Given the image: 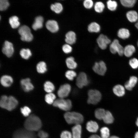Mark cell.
I'll return each mask as SVG.
<instances>
[{"label": "cell", "mask_w": 138, "mask_h": 138, "mask_svg": "<svg viewBox=\"0 0 138 138\" xmlns=\"http://www.w3.org/2000/svg\"><path fill=\"white\" fill-rule=\"evenodd\" d=\"M42 125L40 119L38 117L33 114L28 116L25 120L24 124L25 129L33 132L39 130Z\"/></svg>", "instance_id": "obj_1"}, {"label": "cell", "mask_w": 138, "mask_h": 138, "mask_svg": "<svg viewBox=\"0 0 138 138\" xmlns=\"http://www.w3.org/2000/svg\"><path fill=\"white\" fill-rule=\"evenodd\" d=\"M17 100L14 97H8L5 95L2 96L0 101V106L2 108L9 111L15 109L18 105Z\"/></svg>", "instance_id": "obj_2"}, {"label": "cell", "mask_w": 138, "mask_h": 138, "mask_svg": "<svg viewBox=\"0 0 138 138\" xmlns=\"http://www.w3.org/2000/svg\"><path fill=\"white\" fill-rule=\"evenodd\" d=\"M64 117L66 122L69 124H80L84 121L82 115L75 112L67 111L64 114Z\"/></svg>", "instance_id": "obj_3"}, {"label": "cell", "mask_w": 138, "mask_h": 138, "mask_svg": "<svg viewBox=\"0 0 138 138\" xmlns=\"http://www.w3.org/2000/svg\"><path fill=\"white\" fill-rule=\"evenodd\" d=\"M53 105L60 109L66 111H68L71 108L72 103L69 99L64 98L59 99L55 100L53 104Z\"/></svg>", "instance_id": "obj_4"}, {"label": "cell", "mask_w": 138, "mask_h": 138, "mask_svg": "<svg viewBox=\"0 0 138 138\" xmlns=\"http://www.w3.org/2000/svg\"><path fill=\"white\" fill-rule=\"evenodd\" d=\"M13 137V138H37L34 132L28 130L25 128L17 130L14 133Z\"/></svg>", "instance_id": "obj_5"}, {"label": "cell", "mask_w": 138, "mask_h": 138, "mask_svg": "<svg viewBox=\"0 0 138 138\" xmlns=\"http://www.w3.org/2000/svg\"><path fill=\"white\" fill-rule=\"evenodd\" d=\"M87 102L89 104L96 105L101 100V95L100 92L96 89H90L88 91Z\"/></svg>", "instance_id": "obj_6"}, {"label": "cell", "mask_w": 138, "mask_h": 138, "mask_svg": "<svg viewBox=\"0 0 138 138\" xmlns=\"http://www.w3.org/2000/svg\"><path fill=\"white\" fill-rule=\"evenodd\" d=\"M18 32L21 36V39L23 41L29 42L33 39L30 28L27 26L23 25L19 29Z\"/></svg>", "instance_id": "obj_7"}, {"label": "cell", "mask_w": 138, "mask_h": 138, "mask_svg": "<svg viewBox=\"0 0 138 138\" xmlns=\"http://www.w3.org/2000/svg\"><path fill=\"white\" fill-rule=\"evenodd\" d=\"M109 49L112 54H115L117 53L120 56L124 54V48L120 44L119 41L117 39H114L111 43Z\"/></svg>", "instance_id": "obj_8"}, {"label": "cell", "mask_w": 138, "mask_h": 138, "mask_svg": "<svg viewBox=\"0 0 138 138\" xmlns=\"http://www.w3.org/2000/svg\"><path fill=\"white\" fill-rule=\"evenodd\" d=\"M89 81L87 76L85 73L81 72L78 75L76 79V84L79 88L87 85Z\"/></svg>", "instance_id": "obj_9"}, {"label": "cell", "mask_w": 138, "mask_h": 138, "mask_svg": "<svg viewBox=\"0 0 138 138\" xmlns=\"http://www.w3.org/2000/svg\"><path fill=\"white\" fill-rule=\"evenodd\" d=\"M71 90L70 85L65 84L61 85L57 92V94L60 98H64L67 97Z\"/></svg>", "instance_id": "obj_10"}, {"label": "cell", "mask_w": 138, "mask_h": 138, "mask_svg": "<svg viewBox=\"0 0 138 138\" xmlns=\"http://www.w3.org/2000/svg\"><path fill=\"white\" fill-rule=\"evenodd\" d=\"M94 71L96 73L100 75H103L107 70V67L105 63L101 61L96 62L93 67Z\"/></svg>", "instance_id": "obj_11"}, {"label": "cell", "mask_w": 138, "mask_h": 138, "mask_svg": "<svg viewBox=\"0 0 138 138\" xmlns=\"http://www.w3.org/2000/svg\"><path fill=\"white\" fill-rule=\"evenodd\" d=\"M97 42L101 49L105 50L107 48L108 45L111 43V41L106 36L101 34L97 38Z\"/></svg>", "instance_id": "obj_12"}, {"label": "cell", "mask_w": 138, "mask_h": 138, "mask_svg": "<svg viewBox=\"0 0 138 138\" xmlns=\"http://www.w3.org/2000/svg\"><path fill=\"white\" fill-rule=\"evenodd\" d=\"M14 51L13 44L8 41H6L2 48L3 53L7 57H10L13 55Z\"/></svg>", "instance_id": "obj_13"}, {"label": "cell", "mask_w": 138, "mask_h": 138, "mask_svg": "<svg viewBox=\"0 0 138 138\" xmlns=\"http://www.w3.org/2000/svg\"><path fill=\"white\" fill-rule=\"evenodd\" d=\"M46 26L49 30L52 33L57 32L59 29L57 22L54 20H48L46 22Z\"/></svg>", "instance_id": "obj_14"}, {"label": "cell", "mask_w": 138, "mask_h": 138, "mask_svg": "<svg viewBox=\"0 0 138 138\" xmlns=\"http://www.w3.org/2000/svg\"><path fill=\"white\" fill-rule=\"evenodd\" d=\"M21 85L24 90L26 92H29L34 88L33 86L28 78L22 79L20 81Z\"/></svg>", "instance_id": "obj_15"}, {"label": "cell", "mask_w": 138, "mask_h": 138, "mask_svg": "<svg viewBox=\"0 0 138 138\" xmlns=\"http://www.w3.org/2000/svg\"><path fill=\"white\" fill-rule=\"evenodd\" d=\"M65 41L66 43L70 45L75 43L76 40V36L75 33L74 31H70L66 34Z\"/></svg>", "instance_id": "obj_16"}, {"label": "cell", "mask_w": 138, "mask_h": 138, "mask_svg": "<svg viewBox=\"0 0 138 138\" xmlns=\"http://www.w3.org/2000/svg\"><path fill=\"white\" fill-rule=\"evenodd\" d=\"M137 78L136 76H131L129 80L125 83L124 85L125 88L127 90H132L137 83Z\"/></svg>", "instance_id": "obj_17"}, {"label": "cell", "mask_w": 138, "mask_h": 138, "mask_svg": "<svg viewBox=\"0 0 138 138\" xmlns=\"http://www.w3.org/2000/svg\"><path fill=\"white\" fill-rule=\"evenodd\" d=\"M0 82L2 86L5 87H8L12 84L13 79L12 77L9 76L4 75L1 77Z\"/></svg>", "instance_id": "obj_18"}, {"label": "cell", "mask_w": 138, "mask_h": 138, "mask_svg": "<svg viewBox=\"0 0 138 138\" xmlns=\"http://www.w3.org/2000/svg\"><path fill=\"white\" fill-rule=\"evenodd\" d=\"M86 128L89 132L95 133L97 131L99 128V126L96 122L90 121L87 123Z\"/></svg>", "instance_id": "obj_19"}, {"label": "cell", "mask_w": 138, "mask_h": 138, "mask_svg": "<svg viewBox=\"0 0 138 138\" xmlns=\"http://www.w3.org/2000/svg\"><path fill=\"white\" fill-rule=\"evenodd\" d=\"M73 138H81L82 127L80 124L76 125L72 129Z\"/></svg>", "instance_id": "obj_20"}, {"label": "cell", "mask_w": 138, "mask_h": 138, "mask_svg": "<svg viewBox=\"0 0 138 138\" xmlns=\"http://www.w3.org/2000/svg\"><path fill=\"white\" fill-rule=\"evenodd\" d=\"M113 91L114 93L118 97L122 96L125 94L124 87L120 84L115 86L113 88Z\"/></svg>", "instance_id": "obj_21"}, {"label": "cell", "mask_w": 138, "mask_h": 138, "mask_svg": "<svg viewBox=\"0 0 138 138\" xmlns=\"http://www.w3.org/2000/svg\"><path fill=\"white\" fill-rule=\"evenodd\" d=\"M43 18L41 16L36 17L32 26V28L34 30L40 29L43 27Z\"/></svg>", "instance_id": "obj_22"}, {"label": "cell", "mask_w": 138, "mask_h": 138, "mask_svg": "<svg viewBox=\"0 0 138 138\" xmlns=\"http://www.w3.org/2000/svg\"><path fill=\"white\" fill-rule=\"evenodd\" d=\"M126 15L128 20L131 22H135L138 20V14L135 10H131L128 12Z\"/></svg>", "instance_id": "obj_23"}, {"label": "cell", "mask_w": 138, "mask_h": 138, "mask_svg": "<svg viewBox=\"0 0 138 138\" xmlns=\"http://www.w3.org/2000/svg\"><path fill=\"white\" fill-rule=\"evenodd\" d=\"M135 51V48L133 45H128L124 48V54L127 57H130L132 55Z\"/></svg>", "instance_id": "obj_24"}, {"label": "cell", "mask_w": 138, "mask_h": 138, "mask_svg": "<svg viewBox=\"0 0 138 138\" xmlns=\"http://www.w3.org/2000/svg\"><path fill=\"white\" fill-rule=\"evenodd\" d=\"M88 30L89 32L97 33L100 31V27L97 23L93 22L88 25Z\"/></svg>", "instance_id": "obj_25"}, {"label": "cell", "mask_w": 138, "mask_h": 138, "mask_svg": "<svg viewBox=\"0 0 138 138\" xmlns=\"http://www.w3.org/2000/svg\"><path fill=\"white\" fill-rule=\"evenodd\" d=\"M130 35L129 30L125 28L120 29L117 32V35L118 37L122 39H125L128 38Z\"/></svg>", "instance_id": "obj_26"}, {"label": "cell", "mask_w": 138, "mask_h": 138, "mask_svg": "<svg viewBox=\"0 0 138 138\" xmlns=\"http://www.w3.org/2000/svg\"><path fill=\"white\" fill-rule=\"evenodd\" d=\"M66 63L67 67L71 70L75 68L77 66L74 58L72 56L68 57L66 59Z\"/></svg>", "instance_id": "obj_27"}, {"label": "cell", "mask_w": 138, "mask_h": 138, "mask_svg": "<svg viewBox=\"0 0 138 138\" xmlns=\"http://www.w3.org/2000/svg\"><path fill=\"white\" fill-rule=\"evenodd\" d=\"M9 22L12 27L13 28H18L20 25L18 17L16 16H13L9 19Z\"/></svg>", "instance_id": "obj_28"}, {"label": "cell", "mask_w": 138, "mask_h": 138, "mask_svg": "<svg viewBox=\"0 0 138 138\" xmlns=\"http://www.w3.org/2000/svg\"><path fill=\"white\" fill-rule=\"evenodd\" d=\"M102 120L106 123L110 124L113 122L114 118L112 114L109 111H106Z\"/></svg>", "instance_id": "obj_29"}, {"label": "cell", "mask_w": 138, "mask_h": 138, "mask_svg": "<svg viewBox=\"0 0 138 138\" xmlns=\"http://www.w3.org/2000/svg\"><path fill=\"white\" fill-rule=\"evenodd\" d=\"M51 10L57 14H59L62 11L63 7L62 5L59 3L52 4L50 6Z\"/></svg>", "instance_id": "obj_30"}, {"label": "cell", "mask_w": 138, "mask_h": 138, "mask_svg": "<svg viewBox=\"0 0 138 138\" xmlns=\"http://www.w3.org/2000/svg\"><path fill=\"white\" fill-rule=\"evenodd\" d=\"M38 72L40 73H45L47 71V65L43 61L39 62L36 66Z\"/></svg>", "instance_id": "obj_31"}, {"label": "cell", "mask_w": 138, "mask_h": 138, "mask_svg": "<svg viewBox=\"0 0 138 138\" xmlns=\"http://www.w3.org/2000/svg\"><path fill=\"white\" fill-rule=\"evenodd\" d=\"M44 90L48 93H52L55 89L54 84L49 81L46 82L44 84Z\"/></svg>", "instance_id": "obj_32"}, {"label": "cell", "mask_w": 138, "mask_h": 138, "mask_svg": "<svg viewBox=\"0 0 138 138\" xmlns=\"http://www.w3.org/2000/svg\"><path fill=\"white\" fill-rule=\"evenodd\" d=\"M20 54L21 57L25 59H28L32 55L31 51L28 49H22L20 51Z\"/></svg>", "instance_id": "obj_33"}, {"label": "cell", "mask_w": 138, "mask_h": 138, "mask_svg": "<svg viewBox=\"0 0 138 138\" xmlns=\"http://www.w3.org/2000/svg\"><path fill=\"white\" fill-rule=\"evenodd\" d=\"M56 98L55 95L52 93H48L45 96V100L48 104H53Z\"/></svg>", "instance_id": "obj_34"}, {"label": "cell", "mask_w": 138, "mask_h": 138, "mask_svg": "<svg viewBox=\"0 0 138 138\" xmlns=\"http://www.w3.org/2000/svg\"><path fill=\"white\" fill-rule=\"evenodd\" d=\"M106 112L104 109L99 108L97 109L95 112V117L99 120H102Z\"/></svg>", "instance_id": "obj_35"}, {"label": "cell", "mask_w": 138, "mask_h": 138, "mask_svg": "<svg viewBox=\"0 0 138 138\" xmlns=\"http://www.w3.org/2000/svg\"><path fill=\"white\" fill-rule=\"evenodd\" d=\"M136 0H121L120 1L121 4L127 7H132L134 6L136 2Z\"/></svg>", "instance_id": "obj_36"}, {"label": "cell", "mask_w": 138, "mask_h": 138, "mask_svg": "<svg viewBox=\"0 0 138 138\" xmlns=\"http://www.w3.org/2000/svg\"><path fill=\"white\" fill-rule=\"evenodd\" d=\"M105 6L104 4L101 2H96L95 4L94 8L95 11L98 13L102 12L105 8Z\"/></svg>", "instance_id": "obj_37"}, {"label": "cell", "mask_w": 138, "mask_h": 138, "mask_svg": "<svg viewBox=\"0 0 138 138\" xmlns=\"http://www.w3.org/2000/svg\"><path fill=\"white\" fill-rule=\"evenodd\" d=\"M108 8L110 10L113 11L115 10L117 7V3L115 1L109 0L107 2Z\"/></svg>", "instance_id": "obj_38"}, {"label": "cell", "mask_w": 138, "mask_h": 138, "mask_svg": "<svg viewBox=\"0 0 138 138\" xmlns=\"http://www.w3.org/2000/svg\"><path fill=\"white\" fill-rule=\"evenodd\" d=\"M100 134L101 138H109L110 136L109 130L106 127L101 128L100 130Z\"/></svg>", "instance_id": "obj_39"}, {"label": "cell", "mask_w": 138, "mask_h": 138, "mask_svg": "<svg viewBox=\"0 0 138 138\" xmlns=\"http://www.w3.org/2000/svg\"><path fill=\"white\" fill-rule=\"evenodd\" d=\"M76 76L77 74L76 72L72 70L67 71L65 73L66 77L70 80H73Z\"/></svg>", "instance_id": "obj_40"}, {"label": "cell", "mask_w": 138, "mask_h": 138, "mask_svg": "<svg viewBox=\"0 0 138 138\" xmlns=\"http://www.w3.org/2000/svg\"><path fill=\"white\" fill-rule=\"evenodd\" d=\"M9 5V3L7 0H0V10L1 11L6 10Z\"/></svg>", "instance_id": "obj_41"}, {"label": "cell", "mask_w": 138, "mask_h": 138, "mask_svg": "<svg viewBox=\"0 0 138 138\" xmlns=\"http://www.w3.org/2000/svg\"><path fill=\"white\" fill-rule=\"evenodd\" d=\"M129 64L133 69H136L138 68V60L134 58L131 59L129 61Z\"/></svg>", "instance_id": "obj_42"}, {"label": "cell", "mask_w": 138, "mask_h": 138, "mask_svg": "<svg viewBox=\"0 0 138 138\" xmlns=\"http://www.w3.org/2000/svg\"><path fill=\"white\" fill-rule=\"evenodd\" d=\"M62 50L65 53L68 54L71 52L72 48L70 45L66 43L63 45Z\"/></svg>", "instance_id": "obj_43"}, {"label": "cell", "mask_w": 138, "mask_h": 138, "mask_svg": "<svg viewBox=\"0 0 138 138\" xmlns=\"http://www.w3.org/2000/svg\"><path fill=\"white\" fill-rule=\"evenodd\" d=\"M21 112L25 117H27L31 112L30 109L28 107L25 106L21 108Z\"/></svg>", "instance_id": "obj_44"}, {"label": "cell", "mask_w": 138, "mask_h": 138, "mask_svg": "<svg viewBox=\"0 0 138 138\" xmlns=\"http://www.w3.org/2000/svg\"><path fill=\"white\" fill-rule=\"evenodd\" d=\"M93 2L91 0H85L83 2V5L86 8L90 9L93 6Z\"/></svg>", "instance_id": "obj_45"}, {"label": "cell", "mask_w": 138, "mask_h": 138, "mask_svg": "<svg viewBox=\"0 0 138 138\" xmlns=\"http://www.w3.org/2000/svg\"><path fill=\"white\" fill-rule=\"evenodd\" d=\"M61 138H73L72 133L68 131H63L60 135Z\"/></svg>", "instance_id": "obj_46"}, {"label": "cell", "mask_w": 138, "mask_h": 138, "mask_svg": "<svg viewBox=\"0 0 138 138\" xmlns=\"http://www.w3.org/2000/svg\"><path fill=\"white\" fill-rule=\"evenodd\" d=\"M38 135L40 138H48L49 136L47 133L42 130L39 131Z\"/></svg>", "instance_id": "obj_47"}, {"label": "cell", "mask_w": 138, "mask_h": 138, "mask_svg": "<svg viewBox=\"0 0 138 138\" xmlns=\"http://www.w3.org/2000/svg\"><path fill=\"white\" fill-rule=\"evenodd\" d=\"M89 138H101L99 136L96 135L94 134L90 136Z\"/></svg>", "instance_id": "obj_48"}, {"label": "cell", "mask_w": 138, "mask_h": 138, "mask_svg": "<svg viewBox=\"0 0 138 138\" xmlns=\"http://www.w3.org/2000/svg\"><path fill=\"white\" fill-rule=\"evenodd\" d=\"M135 138H138V131L135 134Z\"/></svg>", "instance_id": "obj_49"}, {"label": "cell", "mask_w": 138, "mask_h": 138, "mask_svg": "<svg viewBox=\"0 0 138 138\" xmlns=\"http://www.w3.org/2000/svg\"><path fill=\"white\" fill-rule=\"evenodd\" d=\"M109 138H119L115 136H111L109 137Z\"/></svg>", "instance_id": "obj_50"}, {"label": "cell", "mask_w": 138, "mask_h": 138, "mask_svg": "<svg viewBox=\"0 0 138 138\" xmlns=\"http://www.w3.org/2000/svg\"><path fill=\"white\" fill-rule=\"evenodd\" d=\"M135 27L138 29V20L135 25Z\"/></svg>", "instance_id": "obj_51"}, {"label": "cell", "mask_w": 138, "mask_h": 138, "mask_svg": "<svg viewBox=\"0 0 138 138\" xmlns=\"http://www.w3.org/2000/svg\"><path fill=\"white\" fill-rule=\"evenodd\" d=\"M136 124L137 126H138V118L137 119V120L136 122Z\"/></svg>", "instance_id": "obj_52"}, {"label": "cell", "mask_w": 138, "mask_h": 138, "mask_svg": "<svg viewBox=\"0 0 138 138\" xmlns=\"http://www.w3.org/2000/svg\"><path fill=\"white\" fill-rule=\"evenodd\" d=\"M137 46L138 47V41L137 42Z\"/></svg>", "instance_id": "obj_53"}]
</instances>
